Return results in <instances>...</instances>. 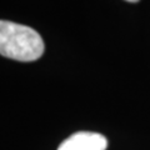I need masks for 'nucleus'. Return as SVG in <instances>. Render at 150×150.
Returning <instances> with one entry per match:
<instances>
[{
  "label": "nucleus",
  "mask_w": 150,
  "mask_h": 150,
  "mask_svg": "<svg viewBox=\"0 0 150 150\" xmlns=\"http://www.w3.org/2000/svg\"><path fill=\"white\" fill-rule=\"evenodd\" d=\"M44 49V41L34 29L0 20V55L18 62H34L43 55Z\"/></svg>",
  "instance_id": "1"
},
{
  "label": "nucleus",
  "mask_w": 150,
  "mask_h": 150,
  "mask_svg": "<svg viewBox=\"0 0 150 150\" xmlns=\"http://www.w3.org/2000/svg\"><path fill=\"white\" fill-rule=\"evenodd\" d=\"M126 1H129V3H138L139 0H126Z\"/></svg>",
  "instance_id": "3"
},
{
  "label": "nucleus",
  "mask_w": 150,
  "mask_h": 150,
  "mask_svg": "<svg viewBox=\"0 0 150 150\" xmlns=\"http://www.w3.org/2000/svg\"><path fill=\"white\" fill-rule=\"evenodd\" d=\"M108 140L104 135L93 131H78L59 145L58 150H106Z\"/></svg>",
  "instance_id": "2"
}]
</instances>
